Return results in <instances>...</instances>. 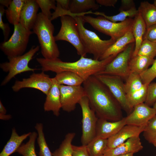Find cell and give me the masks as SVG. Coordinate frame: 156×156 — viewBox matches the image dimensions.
Masks as SVG:
<instances>
[{
    "instance_id": "6da1fadb",
    "label": "cell",
    "mask_w": 156,
    "mask_h": 156,
    "mask_svg": "<svg viewBox=\"0 0 156 156\" xmlns=\"http://www.w3.org/2000/svg\"><path fill=\"white\" fill-rule=\"evenodd\" d=\"M91 108L99 118L112 122L123 118L121 107L108 88L94 75L83 83Z\"/></svg>"
},
{
    "instance_id": "7a4b0ae2",
    "label": "cell",
    "mask_w": 156,
    "mask_h": 156,
    "mask_svg": "<svg viewBox=\"0 0 156 156\" xmlns=\"http://www.w3.org/2000/svg\"><path fill=\"white\" fill-rule=\"evenodd\" d=\"M117 55H113L101 60L81 56L78 60L73 62H64L59 58L51 59L37 58L36 60L40 65L43 72L51 71L56 74L70 71L77 74L84 81L103 70Z\"/></svg>"
},
{
    "instance_id": "3957f363",
    "label": "cell",
    "mask_w": 156,
    "mask_h": 156,
    "mask_svg": "<svg viewBox=\"0 0 156 156\" xmlns=\"http://www.w3.org/2000/svg\"><path fill=\"white\" fill-rule=\"evenodd\" d=\"M32 29L38 37L43 58L47 59L59 58L60 51L53 35L54 27L51 21L39 12Z\"/></svg>"
},
{
    "instance_id": "277c9868",
    "label": "cell",
    "mask_w": 156,
    "mask_h": 156,
    "mask_svg": "<svg viewBox=\"0 0 156 156\" xmlns=\"http://www.w3.org/2000/svg\"><path fill=\"white\" fill-rule=\"evenodd\" d=\"M73 17L76 21L81 41L87 53L92 54L94 59L99 60L116 41L111 38L108 40L101 39L94 32L84 27L85 22L82 16Z\"/></svg>"
},
{
    "instance_id": "5b68a950",
    "label": "cell",
    "mask_w": 156,
    "mask_h": 156,
    "mask_svg": "<svg viewBox=\"0 0 156 156\" xmlns=\"http://www.w3.org/2000/svg\"><path fill=\"white\" fill-rule=\"evenodd\" d=\"M82 17L85 23L116 41L131 30L134 21V19L129 18L124 21L114 23L101 16L95 18L84 15Z\"/></svg>"
},
{
    "instance_id": "8992f818",
    "label": "cell",
    "mask_w": 156,
    "mask_h": 156,
    "mask_svg": "<svg viewBox=\"0 0 156 156\" xmlns=\"http://www.w3.org/2000/svg\"><path fill=\"white\" fill-rule=\"evenodd\" d=\"M39 46H33L27 53L21 55L8 58L9 61L0 64V67L8 74L2 82L4 86L17 75L28 71L34 72L38 69L29 67L28 64L36 53L39 51Z\"/></svg>"
},
{
    "instance_id": "52a82bcc",
    "label": "cell",
    "mask_w": 156,
    "mask_h": 156,
    "mask_svg": "<svg viewBox=\"0 0 156 156\" xmlns=\"http://www.w3.org/2000/svg\"><path fill=\"white\" fill-rule=\"evenodd\" d=\"M33 31L25 28L19 23L14 25V32L7 41L1 43L0 48L8 58L23 55Z\"/></svg>"
},
{
    "instance_id": "ba28073f",
    "label": "cell",
    "mask_w": 156,
    "mask_h": 156,
    "mask_svg": "<svg viewBox=\"0 0 156 156\" xmlns=\"http://www.w3.org/2000/svg\"><path fill=\"white\" fill-rule=\"evenodd\" d=\"M61 25L57 34L55 36V41L64 40L71 44L76 49L77 54L86 57L87 53L82 44L76 21L70 16L60 17Z\"/></svg>"
},
{
    "instance_id": "9c48e42d",
    "label": "cell",
    "mask_w": 156,
    "mask_h": 156,
    "mask_svg": "<svg viewBox=\"0 0 156 156\" xmlns=\"http://www.w3.org/2000/svg\"><path fill=\"white\" fill-rule=\"evenodd\" d=\"M135 47V42L128 45L106 66L103 70L97 74L114 75L126 79L130 73L129 63Z\"/></svg>"
},
{
    "instance_id": "30bf717a",
    "label": "cell",
    "mask_w": 156,
    "mask_h": 156,
    "mask_svg": "<svg viewBox=\"0 0 156 156\" xmlns=\"http://www.w3.org/2000/svg\"><path fill=\"white\" fill-rule=\"evenodd\" d=\"M78 104L82 113L81 142L82 145H86L96 137V125L99 118L91 108L86 96L80 99Z\"/></svg>"
},
{
    "instance_id": "8fae6325",
    "label": "cell",
    "mask_w": 156,
    "mask_h": 156,
    "mask_svg": "<svg viewBox=\"0 0 156 156\" xmlns=\"http://www.w3.org/2000/svg\"><path fill=\"white\" fill-rule=\"evenodd\" d=\"M94 75L108 88L122 108L127 113L130 114L133 109L130 107L127 103L122 78L117 76L106 74Z\"/></svg>"
},
{
    "instance_id": "7c38bea8",
    "label": "cell",
    "mask_w": 156,
    "mask_h": 156,
    "mask_svg": "<svg viewBox=\"0 0 156 156\" xmlns=\"http://www.w3.org/2000/svg\"><path fill=\"white\" fill-rule=\"evenodd\" d=\"M52 83V78L42 71L40 73H34L29 78H24L22 81H16L12 89L14 92H18L23 88H33L40 91L46 95Z\"/></svg>"
},
{
    "instance_id": "4fadbf2b",
    "label": "cell",
    "mask_w": 156,
    "mask_h": 156,
    "mask_svg": "<svg viewBox=\"0 0 156 156\" xmlns=\"http://www.w3.org/2000/svg\"><path fill=\"white\" fill-rule=\"evenodd\" d=\"M61 108L68 112L74 111L80 99L86 96L83 86H60Z\"/></svg>"
},
{
    "instance_id": "5bb4252c",
    "label": "cell",
    "mask_w": 156,
    "mask_h": 156,
    "mask_svg": "<svg viewBox=\"0 0 156 156\" xmlns=\"http://www.w3.org/2000/svg\"><path fill=\"white\" fill-rule=\"evenodd\" d=\"M156 114L153 107L144 103L139 104L135 106L132 112L126 117V125L145 126Z\"/></svg>"
},
{
    "instance_id": "9a60e30c",
    "label": "cell",
    "mask_w": 156,
    "mask_h": 156,
    "mask_svg": "<svg viewBox=\"0 0 156 156\" xmlns=\"http://www.w3.org/2000/svg\"><path fill=\"white\" fill-rule=\"evenodd\" d=\"M145 126L125 125L117 133L107 139V148L115 147L131 138L139 136L144 131Z\"/></svg>"
},
{
    "instance_id": "2e32d148",
    "label": "cell",
    "mask_w": 156,
    "mask_h": 156,
    "mask_svg": "<svg viewBox=\"0 0 156 156\" xmlns=\"http://www.w3.org/2000/svg\"><path fill=\"white\" fill-rule=\"evenodd\" d=\"M126 125V117L115 122L98 118L96 125V137L107 139Z\"/></svg>"
},
{
    "instance_id": "e0dca14e",
    "label": "cell",
    "mask_w": 156,
    "mask_h": 156,
    "mask_svg": "<svg viewBox=\"0 0 156 156\" xmlns=\"http://www.w3.org/2000/svg\"><path fill=\"white\" fill-rule=\"evenodd\" d=\"M143 148L139 136L131 138L124 142L113 148H107L105 156H118L130 153H137Z\"/></svg>"
},
{
    "instance_id": "ac0fdd59",
    "label": "cell",
    "mask_w": 156,
    "mask_h": 156,
    "mask_svg": "<svg viewBox=\"0 0 156 156\" xmlns=\"http://www.w3.org/2000/svg\"><path fill=\"white\" fill-rule=\"evenodd\" d=\"M52 83L51 88L46 95L44 105V109L45 112L52 111L56 116L60 115L61 108L59 84L55 77L52 78Z\"/></svg>"
},
{
    "instance_id": "d6986e66",
    "label": "cell",
    "mask_w": 156,
    "mask_h": 156,
    "mask_svg": "<svg viewBox=\"0 0 156 156\" xmlns=\"http://www.w3.org/2000/svg\"><path fill=\"white\" fill-rule=\"evenodd\" d=\"M39 6L36 0H25L21 10L19 23L31 30L36 21Z\"/></svg>"
},
{
    "instance_id": "ffe728a7",
    "label": "cell",
    "mask_w": 156,
    "mask_h": 156,
    "mask_svg": "<svg viewBox=\"0 0 156 156\" xmlns=\"http://www.w3.org/2000/svg\"><path fill=\"white\" fill-rule=\"evenodd\" d=\"M96 2L95 0H71L67 15L84 16L88 10L99 8V6Z\"/></svg>"
},
{
    "instance_id": "44dd1931",
    "label": "cell",
    "mask_w": 156,
    "mask_h": 156,
    "mask_svg": "<svg viewBox=\"0 0 156 156\" xmlns=\"http://www.w3.org/2000/svg\"><path fill=\"white\" fill-rule=\"evenodd\" d=\"M135 42L131 30L117 40L104 53L99 60H104L113 55H117L129 44Z\"/></svg>"
},
{
    "instance_id": "7402d4cb",
    "label": "cell",
    "mask_w": 156,
    "mask_h": 156,
    "mask_svg": "<svg viewBox=\"0 0 156 156\" xmlns=\"http://www.w3.org/2000/svg\"><path fill=\"white\" fill-rule=\"evenodd\" d=\"M131 30L135 39V47L132 56H134L137 55L146 30V24L139 11L134 18Z\"/></svg>"
},
{
    "instance_id": "603a6c76",
    "label": "cell",
    "mask_w": 156,
    "mask_h": 156,
    "mask_svg": "<svg viewBox=\"0 0 156 156\" xmlns=\"http://www.w3.org/2000/svg\"><path fill=\"white\" fill-rule=\"evenodd\" d=\"M31 132L19 135L14 128L12 130L10 137L0 153V156H10L16 152L23 141L29 137Z\"/></svg>"
},
{
    "instance_id": "cb8c5ba5",
    "label": "cell",
    "mask_w": 156,
    "mask_h": 156,
    "mask_svg": "<svg viewBox=\"0 0 156 156\" xmlns=\"http://www.w3.org/2000/svg\"><path fill=\"white\" fill-rule=\"evenodd\" d=\"M154 60V59L138 55L132 56L129 65L130 72L140 75L152 65Z\"/></svg>"
},
{
    "instance_id": "d4e9b609",
    "label": "cell",
    "mask_w": 156,
    "mask_h": 156,
    "mask_svg": "<svg viewBox=\"0 0 156 156\" xmlns=\"http://www.w3.org/2000/svg\"><path fill=\"white\" fill-rule=\"evenodd\" d=\"M146 29L156 24V7L148 1L142 2L138 9Z\"/></svg>"
},
{
    "instance_id": "484cf974",
    "label": "cell",
    "mask_w": 156,
    "mask_h": 156,
    "mask_svg": "<svg viewBox=\"0 0 156 156\" xmlns=\"http://www.w3.org/2000/svg\"><path fill=\"white\" fill-rule=\"evenodd\" d=\"M25 0H13L5 10V13L9 22L14 25L19 23L21 12Z\"/></svg>"
},
{
    "instance_id": "4316f807",
    "label": "cell",
    "mask_w": 156,
    "mask_h": 156,
    "mask_svg": "<svg viewBox=\"0 0 156 156\" xmlns=\"http://www.w3.org/2000/svg\"><path fill=\"white\" fill-rule=\"evenodd\" d=\"M54 77L59 84L68 86H81L84 81L77 74L68 71L57 73Z\"/></svg>"
},
{
    "instance_id": "83f0119b",
    "label": "cell",
    "mask_w": 156,
    "mask_h": 156,
    "mask_svg": "<svg viewBox=\"0 0 156 156\" xmlns=\"http://www.w3.org/2000/svg\"><path fill=\"white\" fill-rule=\"evenodd\" d=\"M107 145V139L95 137L86 146L90 156H102Z\"/></svg>"
},
{
    "instance_id": "f1b7e54d",
    "label": "cell",
    "mask_w": 156,
    "mask_h": 156,
    "mask_svg": "<svg viewBox=\"0 0 156 156\" xmlns=\"http://www.w3.org/2000/svg\"><path fill=\"white\" fill-rule=\"evenodd\" d=\"M148 85L144 84L140 89L126 94L127 103L131 108L139 104L145 103L147 96Z\"/></svg>"
},
{
    "instance_id": "f546056e",
    "label": "cell",
    "mask_w": 156,
    "mask_h": 156,
    "mask_svg": "<svg viewBox=\"0 0 156 156\" xmlns=\"http://www.w3.org/2000/svg\"><path fill=\"white\" fill-rule=\"evenodd\" d=\"M75 134L74 132L67 133L59 147L52 153L53 156H73L72 143Z\"/></svg>"
},
{
    "instance_id": "4dcf8cb0",
    "label": "cell",
    "mask_w": 156,
    "mask_h": 156,
    "mask_svg": "<svg viewBox=\"0 0 156 156\" xmlns=\"http://www.w3.org/2000/svg\"><path fill=\"white\" fill-rule=\"evenodd\" d=\"M138 12V10L135 7L129 10L120 11L118 14L113 16H107L103 12H92L91 14L103 16L110 21L117 23V21H124L128 18L135 17Z\"/></svg>"
},
{
    "instance_id": "1f68e13d",
    "label": "cell",
    "mask_w": 156,
    "mask_h": 156,
    "mask_svg": "<svg viewBox=\"0 0 156 156\" xmlns=\"http://www.w3.org/2000/svg\"><path fill=\"white\" fill-rule=\"evenodd\" d=\"M35 127L38 133L37 141L39 148V156H53L45 138L43 125L41 123H37Z\"/></svg>"
},
{
    "instance_id": "d6a6232c",
    "label": "cell",
    "mask_w": 156,
    "mask_h": 156,
    "mask_svg": "<svg viewBox=\"0 0 156 156\" xmlns=\"http://www.w3.org/2000/svg\"><path fill=\"white\" fill-rule=\"evenodd\" d=\"M126 80L124 86L126 94L139 90L144 84L140 75L135 73L130 72Z\"/></svg>"
},
{
    "instance_id": "836d02e7",
    "label": "cell",
    "mask_w": 156,
    "mask_h": 156,
    "mask_svg": "<svg viewBox=\"0 0 156 156\" xmlns=\"http://www.w3.org/2000/svg\"><path fill=\"white\" fill-rule=\"evenodd\" d=\"M37 137V133L35 131L31 132L28 141L25 144H22L16 152L23 156H37L35 151V143Z\"/></svg>"
},
{
    "instance_id": "e575fe53",
    "label": "cell",
    "mask_w": 156,
    "mask_h": 156,
    "mask_svg": "<svg viewBox=\"0 0 156 156\" xmlns=\"http://www.w3.org/2000/svg\"><path fill=\"white\" fill-rule=\"evenodd\" d=\"M137 55L154 59L156 56V43L143 40Z\"/></svg>"
},
{
    "instance_id": "d590c367",
    "label": "cell",
    "mask_w": 156,
    "mask_h": 156,
    "mask_svg": "<svg viewBox=\"0 0 156 156\" xmlns=\"http://www.w3.org/2000/svg\"><path fill=\"white\" fill-rule=\"evenodd\" d=\"M143 132L144 138L151 143L156 136V114L148 122Z\"/></svg>"
},
{
    "instance_id": "8d00e7d4",
    "label": "cell",
    "mask_w": 156,
    "mask_h": 156,
    "mask_svg": "<svg viewBox=\"0 0 156 156\" xmlns=\"http://www.w3.org/2000/svg\"><path fill=\"white\" fill-rule=\"evenodd\" d=\"M40 8L41 12L50 20L51 18L52 13L50 10H55L56 8V0H36Z\"/></svg>"
},
{
    "instance_id": "74e56055",
    "label": "cell",
    "mask_w": 156,
    "mask_h": 156,
    "mask_svg": "<svg viewBox=\"0 0 156 156\" xmlns=\"http://www.w3.org/2000/svg\"><path fill=\"white\" fill-rule=\"evenodd\" d=\"M140 75L143 83L148 85L156 78V56L151 66Z\"/></svg>"
},
{
    "instance_id": "f35d334b",
    "label": "cell",
    "mask_w": 156,
    "mask_h": 156,
    "mask_svg": "<svg viewBox=\"0 0 156 156\" xmlns=\"http://www.w3.org/2000/svg\"><path fill=\"white\" fill-rule=\"evenodd\" d=\"M156 101V82L148 85L147 96L145 103L149 106L153 105Z\"/></svg>"
},
{
    "instance_id": "ab89813d",
    "label": "cell",
    "mask_w": 156,
    "mask_h": 156,
    "mask_svg": "<svg viewBox=\"0 0 156 156\" xmlns=\"http://www.w3.org/2000/svg\"><path fill=\"white\" fill-rule=\"evenodd\" d=\"M5 10L4 7L2 5H0V28L2 29L4 36V41H7L10 31L9 24L4 23L2 19V17L5 13Z\"/></svg>"
},
{
    "instance_id": "60d3db41",
    "label": "cell",
    "mask_w": 156,
    "mask_h": 156,
    "mask_svg": "<svg viewBox=\"0 0 156 156\" xmlns=\"http://www.w3.org/2000/svg\"><path fill=\"white\" fill-rule=\"evenodd\" d=\"M144 39H146L156 43V24L146 29L143 37Z\"/></svg>"
},
{
    "instance_id": "b9f144b4",
    "label": "cell",
    "mask_w": 156,
    "mask_h": 156,
    "mask_svg": "<svg viewBox=\"0 0 156 156\" xmlns=\"http://www.w3.org/2000/svg\"><path fill=\"white\" fill-rule=\"evenodd\" d=\"M73 156H90L86 146H79L72 145Z\"/></svg>"
},
{
    "instance_id": "7bdbcfd3",
    "label": "cell",
    "mask_w": 156,
    "mask_h": 156,
    "mask_svg": "<svg viewBox=\"0 0 156 156\" xmlns=\"http://www.w3.org/2000/svg\"><path fill=\"white\" fill-rule=\"evenodd\" d=\"M120 11L129 10L135 7L134 1L132 0H122Z\"/></svg>"
},
{
    "instance_id": "ee69618b",
    "label": "cell",
    "mask_w": 156,
    "mask_h": 156,
    "mask_svg": "<svg viewBox=\"0 0 156 156\" xmlns=\"http://www.w3.org/2000/svg\"><path fill=\"white\" fill-rule=\"evenodd\" d=\"M97 3L100 5L106 6H114L118 1L117 0H96Z\"/></svg>"
},
{
    "instance_id": "f6af8a7d",
    "label": "cell",
    "mask_w": 156,
    "mask_h": 156,
    "mask_svg": "<svg viewBox=\"0 0 156 156\" xmlns=\"http://www.w3.org/2000/svg\"><path fill=\"white\" fill-rule=\"evenodd\" d=\"M56 1L59 3L62 8L66 10H68L70 2V0H57Z\"/></svg>"
},
{
    "instance_id": "bcb514c9",
    "label": "cell",
    "mask_w": 156,
    "mask_h": 156,
    "mask_svg": "<svg viewBox=\"0 0 156 156\" xmlns=\"http://www.w3.org/2000/svg\"><path fill=\"white\" fill-rule=\"evenodd\" d=\"M12 1V0H0V3L1 5L4 7H6L7 8L10 5Z\"/></svg>"
},
{
    "instance_id": "7dc6e473",
    "label": "cell",
    "mask_w": 156,
    "mask_h": 156,
    "mask_svg": "<svg viewBox=\"0 0 156 156\" xmlns=\"http://www.w3.org/2000/svg\"><path fill=\"white\" fill-rule=\"evenodd\" d=\"M12 118L10 114H0V119L3 120H8Z\"/></svg>"
},
{
    "instance_id": "c3c4849f",
    "label": "cell",
    "mask_w": 156,
    "mask_h": 156,
    "mask_svg": "<svg viewBox=\"0 0 156 156\" xmlns=\"http://www.w3.org/2000/svg\"><path fill=\"white\" fill-rule=\"evenodd\" d=\"M6 110L2 103L1 101H0V114H6Z\"/></svg>"
},
{
    "instance_id": "681fc988",
    "label": "cell",
    "mask_w": 156,
    "mask_h": 156,
    "mask_svg": "<svg viewBox=\"0 0 156 156\" xmlns=\"http://www.w3.org/2000/svg\"><path fill=\"white\" fill-rule=\"evenodd\" d=\"M134 153H130L118 156H134Z\"/></svg>"
},
{
    "instance_id": "f907efd6",
    "label": "cell",
    "mask_w": 156,
    "mask_h": 156,
    "mask_svg": "<svg viewBox=\"0 0 156 156\" xmlns=\"http://www.w3.org/2000/svg\"><path fill=\"white\" fill-rule=\"evenodd\" d=\"M151 144H153L156 147V136L152 141Z\"/></svg>"
},
{
    "instance_id": "816d5d0a",
    "label": "cell",
    "mask_w": 156,
    "mask_h": 156,
    "mask_svg": "<svg viewBox=\"0 0 156 156\" xmlns=\"http://www.w3.org/2000/svg\"><path fill=\"white\" fill-rule=\"evenodd\" d=\"M153 107L155 109V112H156V101L154 103V104L153 105Z\"/></svg>"
},
{
    "instance_id": "f5cc1de1",
    "label": "cell",
    "mask_w": 156,
    "mask_h": 156,
    "mask_svg": "<svg viewBox=\"0 0 156 156\" xmlns=\"http://www.w3.org/2000/svg\"><path fill=\"white\" fill-rule=\"evenodd\" d=\"M153 4L156 7V0H154Z\"/></svg>"
},
{
    "instance_id": "db71d44e",
    "label": "cell",
    "mask_w": 156,
    "mask_h": 156,
    "mask_svg": "<svg viewBox=\"0 0 156 156\" xmlns=\"http://www.w3.org/2000/svg\"><path fill=\"white\" fill-rule=\"evenodd\" d=\"M102 156H105L103 155Z\"/></svg>"
},
{
    "instance_id": "11a10c76",
    "label": "cell",
    "mask_w": 156,
    "mask_h": 156,
    "mask_svg": "<svg viewBox=\"0 0 156 156\" xmlns=\"http://www.w3.org/2000/svg\"><path fill=\"white\" fill-rule=\"evenodd\" d=\"M155 156H156V155H155Z\"/></svg>"
}]
</instances>
